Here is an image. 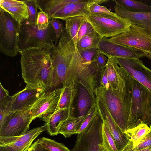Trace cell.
<instances>
[{
	"label": "cell",
	"mask_w": 151,
	"mask_h": 151,
	"mask_svg": "<svg viewBox=\"0 0 151 151\" xmlns=\"http://www.w3.org/2000/svg\"><path fill=\"white\" fill-rule=\"evenodd\" d=\"M102 122L98 113L88 129L77 134L75 144L70 151H99L102 143Z\"/></svg>",
	"instance_id": "30bf717a"
},
{
	"label": "cell",
	"mask_w": 151,
	"mask_h": 151,
	"mask_svg": "<svg viewBox=\"0 0 151 151\" xmlns=\"http://www.w3.org/2000/svg\"><path fill=\"white\" fill-rule=\"evenodd\" d=\"M50 24L49 19L47 15L42 11L38 12L37 26L40 29H47Z\"/></svg>",
	"instance_id": "74e56055"
},
{
	"label": "cell",
	"mask_w": 151,
	"mask_h": 151,
	"mask_svg": "<svg viewBox=\"0 0 151 151\" xmlns=\"http://www.w3.org/2000/svg\"><path fill=\"white\" fill-rule=\"evenodd\" d=\"M83 119L81 118L74 117L73 114L70 115L62 124L59 134H62L65 138L70 137L74 134H77Z\"/></svg>",
	"instance_id": "603a6c76"
},
{
	"label": "cell",
	"mask_w": 151,
	"mask_h": 151,
	"mask_svg": "<svg viewBox=\"0 0 151 151\" xmlns=\"http://www.w3.org/2000/svg\"><path fill=\"white\" fill-rule=\"evenodd\" d=\"M97 48L108 58L139 60L145 57L139 50L113 42L106 37L102 38Z\"/></svg>",
	"instance_id": "4fadbf2b"
},
{
	"label": "cell",
	"mask_w": 151,
	"mask_h": 151,
	"mask_svg": "<svg viewBox=\"0 0 151 151\" xmlns=\"http://www.w3.org/2000/svg\"><path fill=\"white\" fill-rule=\"evenodd\" d=\"M132 151H151V146L145 149H141L137 150Z\"/></svg>",
	"instance_id": "bcb514c9"
},
{
	"label": "cell",
	"mask_w": 151,
	"mask_h": 151,
	"mask_svg": "<svg viewBox=\"0 0 151 151\" xmlns=\"http://www.w3.org/2000/svg\"><path fill=\"white\" fill-rule=\"evenodd\" d=\"M117 62L129 77L136 80L151 92V70L146 66L142 60L119 58Z\"/></svg>",
	"instance_id": "5bb4252c"
},
{
	"label": "cell",
	"mask_w": 151,
	"mask_h": 151,
	"mask_svg": "<svg viewBox=\"0 0 151 151\" xmlns=\"http://www.w3.org/2000/svg\"><path fill=\"white\" fill-rule=\"evenodd\" d=\"M27 151H47L38 142L37 140L32 145Z\"/></svg>",
	"instance_id": "ee69618b"
},
{
	"label": "cell",
	"mask_w": 151,
	"mask_h": 151,
	"mask_svg": "<svg viewBox=\"0 0 151 151\" xmlns=\"http://www.w3.org/2000/svg\"><path fill=\"white\" fill-rule=\"evenodd\" d=\"M45 90L26 86L22 90L10 96L9 107L11 114L22 110L33 105Z\"/></svg>",
	"instance_id": "9a60e30c"
},
{
	"label": "cell",
	"mask_w": 151,
	"mask_h": 151,
	"mask_svg": "<svg viewBox=\"0 0 151 151\" xmlns=\"http://www.w3.org/2000/svg\"><path fill=\"white\" fill-rule=\"evenodd\" d=\"M103 37L95 31L77 41L76 48L80 51L90 48H97L98 44Z\"/></svg>",
	"instance_id": "484cf974"
},
{
	"label": "cell",
	"mask_w": 151,
	"mask_h": 151,
	"mask_svg": "<svg viewBox=\"0 0 151 151\" xmlns=\"http://www.w3.org/2000/svg\"><path fill=\"white\" fill-rule=\"evenodd\" d=\"M98 113V109L96 104H92L78 131L77 134L82 133L86 130Z\"/></svg>",
	"instance_id": "1f68e13d"
},
{
	"label": "cell",
	"mask_w": 151,
	"mask_h": 151,
	"mask_svg": "<svg viewBox=\"0 0 151 151\" xmlns=\"http://www.w3.org/2000/svg\"><path fill=\"white\" fill-rule=\"evenodd\" d=\"M1 9L9 13L16 21L20 24L28 19V8L26 3L17 6Z\"/></svg>",
	"instance_id": "4316f807"
},
{
	"label": "cell",
	"mask_w": 151,
	"mask_h": 151,
	"mask_svg": "<svg viewBox=\"0 0 151 151\" xmlns=\"http://www.w3.org/2000/svg\"><path fill=\"white\" fill-rule=\"evenodd\" d=\"M33 105L10 116L0 127V137L20 136L27 132L33 120L31 112Z\"/></svg>",
	"instance_id": "8fae6325"
},
{
	"label": "cell",
	"mask_w": 151,
	"mask_h": 151,
	"mask_svg": "<svg viewBox=\"0 0 151 151\" xmlns=\"http://www.w3.org/2000/svg\"><path fill=\"white\" fill-rule=\"evenodd\" d=\"M123 9L132 12H151V6L133 0H112Z\"/></svg>",
	"instance_id": "cb8c5ba5"
},
{
	"label": "cell",
	"mask_w": 151,
	"mask_h": 151,
	"mask_svg": "<svg viewBox=\"0 0 151 151\" xmlns=\"http://www.w3.org/2000/svg\"><path fill=\"white\" fill-rule=\"evenodd\" d=\"M93 61L96 62L99 68H106L108 61V58L98 50L93 58Z\"/></svg>",
	"instance_id": "ab89813d"
},
{
	"label": "cell",
	"mask_w": 151,
	"mask_h": 151,
	"mask_svg": "<svg viewBox=\"0 0 151 151\" xmlns=\"http://www.w3.org/2000/svg\"><path fill=\"white\" fill-rule=\"evenodd\" d=\"M118 64L113 58H108V61L106 67L107 78L110 87L116 89L118 84L117 68Z\"/></svg>",
	"instance_id": "f1b7e54d"
},
{
	"label": "cell",
	"mask_w": 151,
	"mask_h": 151,
	"mask_svg": "<svg viewBox=\"0 0 151 151\" xmlns=\"http://www.w3.org/2000/svg\"><path fill=\"white\" fill-rule=\"evenodd\" d=\"M55 33L50 23L45 29H40L25 21L21 23L18 43L20 54L25 51L35 49H45L51 50L55 46Z\"/></svg>",
	"instance_id": "5b68a950"
},
{
	"label": "cell",
	"mask_w": 151,
	"mask_h": 151,
	"mask_svg": "<svg viewBox=\"0 0 151 151\" xmlns=\"http://www.w3.org/2000/svg\"><path fill=\"white\" fill-rule=\"evenodd\" d=\"M10 95L8 91L2 86L1 83L0 86V103L6 102L9 99Z\"/></svg>",
	"instance_id": "7bdbcfd3"
},
{
	"label": "cell",
	"mask_w": 151,
	"mask_h": 151,
	"mask_svg": "<svg viewBox=\"0 0 151 151\" xmlns=\"http://www.w3.org/2000/svg\"><path fill=\"white\" fill-rule=\"evenodd\" d=\"M102 121V147L105 151H119L114 139L110 132L106 123L104 121Z\"/></svg>",
	"instance_id": "83f0119b"
},
{
	"label": "cell",
	"mask_w": 151,
	"mask_h": 151,
	"mask_svg": "<svg viewBox=\"0 0 151 151\" xmlns=\"http://www.w3.org/2000/svg\"><path fill=\"white\" fill-rule=\"evenodd\" d=\"M118 84L116 89H106L99 85L95 91L96 98L105 106L115 123L124 132L127 130L132 99V87L129 77L118 66Z\"/></svg>",
	"instance_id": "6da1fadb"
},
{
	"label": "cell",
	"mask_w": 151,
	"mask_h": 151,
	"mask_svg": "<svg viewBox=\"0 0 151 151\" xmlns=\"http://www.w3.org/2000/svg\"><path fill=\"white\" fill-rule=\"evenodd\" d=\"M63 89V87H55L43 91L31 109L33 120L41 118L57 110Z\"/></svg>",
	"instance_id": "7c38bea8"
},
{
	"label": "cell",
	"mask_w": 151,
	"mask_h": 151,
	"mask_svg": "<svg viewBox=\"0 0 151 151\" xmlns=\"http://www.w3.org/2000/svg\"><path fill=\"white\" fill-rule=\"evenodd\" d=\"M77 107L78 117L84 119L92 104V98L88 90L83 86H78Z\"/></svg>",
	"instance_id": "ffe728a7"
},
{
	"label": "cell",
	"mask_w": 151,
	"mask_h": 151,
	"mask_svg": "<svg viewBox=\"0 0 151 151\" xmlns=\"http://www.w3.org/2000/svg\"><path fill=\"white\" fill-rule=\"evenodd\" d=\"M73 114L72 107L69 109H58L53 113L40 118L45 123L47 133L51 136L59 134L61 126L71 114Z\"/></svg>",
	"instance_id": "e0dca14e"
},
{
	"label": "cell",
	"mask_w": 151,
	"mask_h": 151,
	"mask_svg": "<svg viewBox=\"0 0 151 151\" xmlns=\"http://www.w3.org/2000/svg\"><path fill=\"white\" fill-rule=\"evenodd\" d=\"M148 133L139 142L137 145L130 151L137 150L147 148L151 146V127Z\"/></svg>",
	"instance_id": "f35d334b"
},
{
	"label": "cell",
	"mask_w": 151,
	"mask_h": 151,
	"mask_svg": "<svg viewBox=\"0 0 151 151\" xmlns=\"http://www.w3.org/2000/svg\"><path fill=\"white\" fill-rule=\"evenodd\" d=\"M132 99L127 129L142 122L151 127V92L134 78L129 77Z\"/></svg>",
	"instance_id": "277c9868"
},
{
	"label": "cell",
	"mask_w": 151,
	"mask_h": 151,
	"mask_svg": "<svg viewBox=\"0 0 151 151\" xmlns=\"http://www.w3.org/2000/svg\"><path fill=\"white\" fill-rule=\"evenodd\" d=\"M46 130V127L44 125L28 131L24 134L20 136L0 137V142H6L18 140L27 144L32 145L34 140L42 132Z\"/></svg>",
	"instance_id": "7402d4cb"
},
{
	"label": "cell",
	"mask_w": 151,
	"mask_h": 151,
	"mask_svg": "<svg viewBox=\"0 0 151 151\" xmlns=\"http://www.w3.org/2000/svg\"><path fill=\"white\" fill-rule=\"evenodd\" d=\"M49 23L52 25L55 33V45H56L65 29V27H64L63 23L57 18H53L50 20Z\"/></svg>",
	"instance_id": "d590c367"
},
{
	"label": "cell",
	"mask_w": 151,
	"mask_h": 151,
	"mask_svg": "<svg viewBox=\"0 0 151 151\" xmlns=\"http://www.w3.org/2000/svg\"><path fill=\"white\" fill-rule=\"evenodd\" d=\"M20 25L0 8V51L6 56L14 57L18 53Z\"/></svg>",
	"instance_id": "52a82bcc"
},
{
	"label": "cell",
	"mask_w": 151,
	"mask_h": 151,
	"mask_svg": "<svg viewBox=\"0 0 151 151\" xmlns=\"http://www.w3.org/2000/svg\"><path fill=\"white\" fill-rule=\"evenodd\" d=\"M51 50L35 49L20 54L22 76L26 86L44 90L52 88L53 66Z\"/></svg>",
	"instance_id": "7a4b0ae2"
},
{
	"label": "cell",
	"mask_w": 151,
	"mask_h": 151,
	"mask_svg": "<svg viewBox=\"0 0 151 151\" xmlns=\"http://www.w3.org/2000/svg\"><path fill=\"white\" fill-rule=\"evenodd\" d=\"M63 88L57 110L69 109L73 107L74 99L78 94V85L76 83Z\"/></svg>",
	"instance_id": "44dd1931"
},
{
	"label": "cell",
	"mask_w": 151,
	"mask_h": 151,
	"mask_svg": "<svg viewBox=\"0 0 151 151\" xmlns=\"http://www.w3.org/2000/svg\"><path fill=\"white\" fill-rule=\"evenodd\" d=\"M96 104L99 114L114 139L118 150L122 151L130 142L129 137L115 123L105 106L97 98Z\"/></svg>",
	"instance_id": "2e32d148"
},
{
	"label": "cell",
	"mask_w": 151,
	"mask_h": 151,
	"mask_svg": "<svg viewBox=\"0 0 151 151\" xmlns=\"http://www.w3.org/2000/svg\"><path fill=\"white\" fill-rule=\"evenodd\" d=\"M65 22V29L75 44L77 41V35L79 29L85 20L83 16H77L63 19Z\"/></svg>",
	"instance_id": "d4e9b609"
},
{
	"label": "cell",
	"mask_w": 151,
	"mask_h": 151,
	"mask_svg": "<svg viewBox=\"0 0 151 151\" xmlns=\"http://www.w3.org/2000/svg\"><path fill=\"white\" fill-rule=\"evenodd\" d=\"M99 85L104 87L106 89H108L110 87V85L108 79L107 71L106 68L101 73Z\"/></svg>",
	"instance_id": "b9f144b4"
},
{
	"label": "cell",
	"mask_w": 151,
	"mask_h": 151,
	"mask_svg": "<svg viewBox=\"0 0 151 151\" xmlns=\"http://www.w3.org/2000/svg\"><path fill=\"white\" fill-rule=\"evenodd\" d=\"M95 31L103 37H112L128 31L132 25L128 20L100 14L88 13L84 16Z\"/></svg>",
	"instance_id": "ba28073f"
},
{
	"label": "cell",
	"mask_w": 151,
	"mask_h": 151,
	"mask_svg": "<svg viewBox=\"0 0 151 151\" xmlns=\"http://www.w3.org/2000/svg\"><path fill=\"white\" fill-rule=\"evenodd\" d=\"M95 2L99 4L103 3H106L109 1V0H94Z\"/></svg>",
	"instance_id": "f6af8a7d"
},
{
	"label": "cell",
	"mask_w": 151,
	"mask_h": 151,
	"mask_svg": "<svg viewBox=\"0 0 151 151\" xmlns=\"http://www.w3.org/2000/svg\"><path fill=\"white\" fill-rule=\"evenodd\" d=\"M97 48H90L78 51L83 64L88 65L93 62V58L96 53Z\"/></svg>",
	"instance_id": "e575fe53"
},
{
	"label": "cell",
	"mask_w": 151,
	"mask_h": 151,
	"mask_svg": "<svg viewBox=\"0 0 151 151\" xmlns=\"http://www.w3.org/2000/svg\"><path fill=\"white\" fill-rule=\"evenodd\" d=\"M150 127L141 122L134 127L129 129L124 132L130 139V142L122 151H130L138 145L148 133Z\"/></svg>",
	"instance_id": "d6986e66"
},
{
	"label": "cell",
	"mask_w": 151,
	"mask_h": 151,
	"mask_svg": "<svg viewBox=\"0 0 151 151\" xmlns=\"http://www.w3.org/2000/svg\"><path fill=\"white\" fill-rule=\"evenodd\" d=\"M78 53L76 45L65 29L56 45L51 50L53 66L52 88L66 86L70 65Z\"/></svg>",
	"instance_id": "3957f363"
},
{
	"label": "cell",
	"mask_w": 151,
	"mask_h": 151,
	"mask_svg": "<svg viewBox=\"0 0 151 151\" xmlns=\"http://www.w3.org/2000/svg\"><path fill=\"white\" fill-rule=\"evenodd\" d=\"M37 0L38 9L47 15L49 20L53 18L63 19L77 16H85L89 12L87 4L90 0Z\"/></svg>",
	"instance_id": "8992f818"
},
{
	"label": "cell",
	"mask_w": 151,
	"mask_h": 151,
	"mask_svg": "<svg viewBox=\"0 0 151 151\" xmlns=\"http://www.w3.org/2000/svg\"><path fill=\"white\" fill-rule=\"evenodd\" d=\"M28 9L29 18L25 21L27 24L34 27L37 26L38 5L37 0H24Z\"/></svg>",
	"instance_id": "4dcf8cb0"
},
{
	"label": "cell",
	"mask_w": 151,
	"mask_h": 151,
	"mask_svg": "<svg viewBox=\"0 0 151 151\" xmlns=\"http://www.w3.org/2000/svg\"><path fill=\"white\" fill-rule=\"evenodd\" d=\"M114 9L115 13L118 16L128 20L132 24L143 27L151 33V12H131L123 9L116 4Z\"/></svg>",
	"instance_id": "ac0fdd59"
},
{
	"label": "cell",
	"mask_w": 151,
	"mask_h": 151,
	"mask_svg": "<svg viewBox=\"0 0 151 151\" xmlns=\"http://www.w3.org/2000/svg\"><path fill=\"white\" fill-rule=\"evenodd\" d=\"M99 151H105L102 146V145L100 147Z\"/></svg>",
	"instance_id": "7dc6e473"
},
{
	"label": "cell",
	"mask_w": 151,
	"mask_h": 151,
	"mask_svg": "<svg viewBox=\"0 0 151 151\" xmlns=\"http://www.w3.org/2000/svg\"><path fill=\"white\" fill-rule=\"evenodd\" d=\"M31 145L18 140L0 142V151H27Z\"/></svg>",
	"instance_id": "d6a6232c"
},
{
	"label": "cell",
	"mask_w": 151,
	"mask_h": 151,
	"mask_svg": "<svg viewBox=\"0 0 151 151\" xmlns=\"http://www.w3.org/2000/svg\"><path fill=\"white\" fill-rule=\"evenodd\" d=\"M109 40L118 44L142 52L151 60V33L142 27L132 24L127 31L110 37Z\"/></svg>",
	"instance_id": "9c48e42d"
},
{
	"label": "cell",
	"mask_w": 151,
	"mask_h": 151,
	"mask_svg": "<svg viewBox=\"0 0 151 151\" xmlns=\"http://www.w3.org/2000/svg\"><path fill=\"white\" fill-rule=\"evenodd\" d=\"M87 8L89 13L106 15L112 17H119L115 12L111 11L106 7L96 3L94 0H90L87 4Z\"/></svg>",
	"instance_id": "836d02e7"
},
{
	"label": "cell",
	"mask_w": 151,
	"mask_h": 151,
	"mask_svg": "<svg viewBox=\"0 0 151 151\" xmlns=\"http://www.w3.org/2000/svg\"><path fill=\"white\" fill-rule=\"evenodd\" d=\"M94 31L91 25L85 19L81 25L78 31L77 35V41L83 37Z\"/></svg>",
	"instance_id": "8d00e7d4"
},
{
	"label": "cell",
	"mask_w": 151,
	"mask_h": 151,
	"mask_svg": "<svg viewBox=\"0 0 151 151\" xmlns=\"http://www.w3.org/2000/svg\"><path fill=\"white\" fill-rule=\"evenodd\" d=\"M25 4L24 0H0V8H7L20 6Z\"/></svg>",
	"instance_id": "60d3db41"
},
{
	"label": "cell",
	"mask_w": 151,
	"mask_h": 151,
	"mask_svg": "<svg viewBox=\"0 0 151 151\" xmlns=\"http://www.w3.org/2000/svg\"><path fill=\"white\" fill-rule=\"evenodd\" d=\"M37 140L40 144L47 151H70L63 144L48 138L42 137Z\"/></svg>",
	"instance_id": "f546056e"
}]
</instances>
